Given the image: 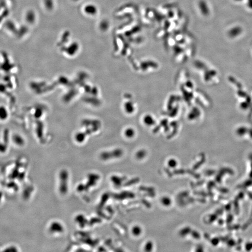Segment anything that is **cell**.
I'll return each instance as SVG.
<instances>
[{
  "mask_svg": "<svg viewBox=\"0 0 252 252\" xmlns=\"http://www.w3.org/2000/svg\"><path fill=\"white\" fill-rule=\"evenodd\" d=\"M162 205L165 206H169L171 204V199L169 196H164L161 199Z\"/></svg>",
  "mask_w": 252,
  "mask_h": 252,
  "instance_id": "9",
  "label": "cell"
},
{
  "mask_svg": "<svg viewBox=\"0 0 252 252\" xmlns=\"http://www.w3.org/2000/svg\"><path fill=\"white\" fill-rule=\"evenodd\" d=\"M83 12L87 16L91 18L97 16L99 13L98 7L93 3H88L83 7Z\"/></svg>",
  "mask_w": 252,
  "mask_h": 252,
  "instance_id": "2",
  "label": "cell"
},
{
  "mask_svg": "<svg viewBox=\"0 0 252 252\" xmlns=\"http://www.w3.org/2000/svg\"><path fill=\"white\" fill-rule=\"evenodd\" d=\"M152 244L151 243H148L147 244H146V247L145 248L147 249V251H148V249H150V251L151 249H152Z\"/></svg>",
  "mask_w": 252,
  "mask_h": 252,
  "instance_id": "12",
  "label": "cell"
},
{
  "mask_svg": "<svg viewBox=\"0 0 252 252\" xmlns=\"http://www.w3.org/2000/svg\"><path fill=\"white\" fill-rule=\"evenodd\" d=\"M59 191L65 194L68 190V174L66 171H61L59 175Z\"/></svg>",
  "mask_w": 252,
  "mask_h": 252,
  "instance_id": "1",
  "label": "cell"
},
{
  "mask_svg": "<svg viewBox=\"0 0 252 252\" xmlns=\"http://www.w3.org/2000/svg\"><path fill=\"white\" fill-rule=\"evenodd\" d=\"M234 1H236V2H241V1H242V0H234Z\"/></svg>",
  "mask_w": 252,
  "mask_h": 252,
  "instance_id": "14",
  "label": "cell"
},
{
  "mask_svg": "<svg viewBox=\"0 0 252 252\" xmlns=\"http://www.w3.org/2000/svg\"><path fill=\"white\" fill-rule=\"evenodd\" d=\"M142 229L139 225H136L134 226L131 230L132 234L134 235L135 236H140L142 233Z\"/></svg>",
  "mask_w": 252,
  "mask_h": 252,
  "instance_id": "8",
  "label": "cell"
},
{
  "mask_svg": "<svg viewBox=\"0 0 252 252\" xmlns=\"http://www.w3.org/2000/svg\"><path fill=\"white\" fill-rule=\"evenodd\" d=\"M49 230L52 233H61L64 230L63 226L61 224L57 222H54L50 225Z\"/></svg>",
  "mask_w": 252,
  "mask_h": 252,
  "instance_id": "4",
  "label": "cell"
},
{
  "mask_svg": "<svg viewBox=\"0 0 252 252\" xmlns=\"http://www.w3.org/2000/svg\"><path fill=\"white\" fill-rule=\"evenodd\" d=\"M43 5L46 11H52L55 7V2L54 0H43Z\"/></svg>",
  "mask_w": 252,
  "mask_h": 252,
  "instance_id": "5",
  "label": "cell"
},
{
  "mask_svg": "<svg viewBox=\"0 0 252 252\" xmlns=\"http://www.w3.org/2000/svg\"><path fill=\"white\" fill-rule=\"evenodd\" d=\"M109 24L108 21L106 20H102L99 24V28L101 31H107L109 29Z\"/></svg>",
  "mask_w": 252,
  "mask_h": 252,
  "instance_id": "7",
  "label": "cell"
},
{
  "mask_svg": "<svg viewBox=\"0 0 252 252\" xmlns=\"http://www.w3.org/2000/svg\"><path fill=\"white\" fill-rule=\"evenodd\" d=\"M168 165H169V167L171 168H175L177 165V163L175 160H171L168 162Z\"/></svg>",
  "mask_w": 252,
  "mask_h": 252,
  "instance_id": "11",
  "label": "cell"
},
{
  "mask_svg": "<svg viewBox=\"0 0 252 252\" xmlns=\"http://www.w3.org/2000/svg\"><path fill=\"white\" fill-rule=\"evenodd\" d=\"M8 116V113L7 109L3 107H0V119H6Z\"/></svg>",
  "mask_w": 252,
  "mask_h": 252,
  "instance_id": "10",
  "label": "cell"
},
{
  "mask_svg": "<svg viewBox=\"0 0 252 252\" xmlns=\"http://www.w3.org/2000/svg\"><path fill=\"white\" fill-rule=\"evenodd\" d=\"M242 31V30L241 28V27H238V26L234 27V28H232L229 30V36L230 37H232V38L237 37L241 33Z\"/></svg>",
  "mask_w": 252,
  "mask_h": 252,
  "instance_id": "6",
  "label": "cell"
},
{
  "mask_svg": "<svg viewBox=\"0 0 252 252\" xmlns=\"http://www.w3.org/2000/svg\"><path fill=\"white\" fill-rule=\"evenodd\" d=\"M72 1L74 2H78L80 1L81 0H72Z\"/></svg>",
  "mask_w": 252,
  "mask_h": 252,
  "instance_id": "13",
  "label": "cell"
},
{
  "mask_svg": "<svg viewBox=\"0 0 252 252\" xmlns=\"http://www.w3.org/2000/svg\"><path fill=\"white\" fill-rule=\"evenodd\" d=\"M79 49V43L77 42H72L65 48V52H66L68 55H74L78 52Z\"/></svg>",
  "mask_w": 252,
  "mask_h": 252,
  "instance_id": "3",
  "label": "cell"
}]
</instances>
